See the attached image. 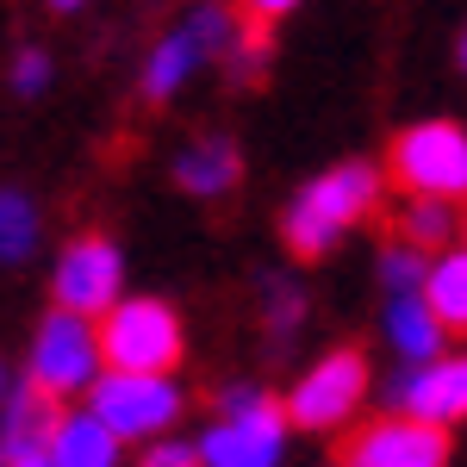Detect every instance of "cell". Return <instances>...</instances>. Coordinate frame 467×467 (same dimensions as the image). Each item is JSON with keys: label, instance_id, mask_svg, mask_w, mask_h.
<instances>
[{"label": "cell", "instance_id": "1", "mask_svg": "<svg viewBox=\"0 0 467 467\" xmlns=\"http://www.w3.org/2000/svg\"><path fill=\"white\" fill-rule=\"evenodd\" d=\"M380 206V169L374 162H337V169H324L299 200L287 206V250L293 255H324L349 224H361V218Z\"/></svg>", "mask_w": 467, "mask_h": 467}, {"label": "cell", "instance_id": "2", "mask_svg": "<svg viewBox=\"0 0 467 467\" xmlns=\"http://www.w3.org/2000/svg\"><path fill=\"white\" fill-rule=\"evenodd\" d=\"M94 343H100L107 374H150V380H169V368H181L187 356L175 306H162V299H119L107 324L94 330Z\"/></svg>", "mask_w": 467, "mask_h": 467}, {"label": "cell", "instance_id": "3", "mask_svg": "<svg viewBox=\"0 0 467 467\" xmlns=\"http://www.w3.org/2000/svg\"><path fill=\"white\" fill-rule=\"evenodd\" d=\"M287 449V418L275 399L250 393V387H231L224 393V418H218L206 442L193 449L200 467H281Z\"/></svg>", "mask_w": 467, "mask_h": 467}, {"label": "cell", "instance_id": "4", "mask_svg": "<svg viewBox=\"0 0 467 467\" xmlns=\"http://www.w3.org/2000/svg\"><path fill=\"white\" fill-rule=\"evenodd\" d=\"M387 169H393V181L411 193V200H436V206L462 200V187H467V138H462V125L424 119V125L399 131Z\"/></svg>", "mask_w": 467, "mask_h": 467}, {"label": "cell", "instance_id": "5", "mask_svg": "<svg viewBox=\"0 0 467 467\" xmlns=\"http://www.w3.org/2000/svg\"><path fill=\"white\" fill-rule=\"evenodd\" d=\"M100 380V343H94V324L69 318V312H50L32 337V356H26V387L44 399H63L88 393Z\"/></svg>", "mask_w": 467, "mask_h": 467}, {"label": "cell", "instance_id": "6", "mask_svg": "<svg viewBox=\"0 0 467 467\" xmlns=\"http://www.w3.org/2000/svg\"><path fill=\"white\" fill-rule=\"evenodd\" d=\"M88 418H100L107 436L119 442H131V436H156L169 431L181 418V387L175 380H150V374H100L94 387H88Z\"/></svg>", "mask_w": 467, "mask_h": 467}, {"label": "cell", "instance_id": "7", "mask_svg": "<svg viewBox=\"0 0 467 467\" xmlns=\"http://www.w3.org/2000/svg\"><path fill=\"white\" fill-rule=\"evenodd\" d=\"M361 393H368V361L361 349H330L318 368H306V380L287 393L281 418L299 431H337L343 418H356Z\"/></svg>", "mask_w": 467, "mask_h": 467}, {"label": "cell", "instance_id": "8", "mask_svg": "<svg viewBox=\"0 0 467 467\" xmlns=\"http://www.w3.org/2000/svg\"><path fill=\"white\" fill-rule=\"evenodd\" d=\"M119 281H125V268H119V250H112L107 237H75L69 250L57 255V312H69V318H107L112 306H119Z\"/></svg>", "mask_w": 467, "mask_h": 467}, {"label": "cell", "instance_id": "9", "mask_svg": "<svg viewBox=\"0 0 467 467\" xmlns=\"http://www.w3.org/2000/svg\"><path fill=\"white\" fill-rule=\"evenodd\" d=\"M462 411H467V361L462 356H436L393 380V418H405V424L449 431Z\"/></svg>", "mask_w": 467, "mask_h": 467}, {"label": "cell", "instance_id": "10", "mask_svg": "<svg viewBox=\"0 0 467 467\" xmlns=\"http://www.w3.org/2000/svg\"><path fill=\"white\" fill-rule=\"evenodd\" d=\"M343 467H449V436L405 418H374L343 442Z\"/></svg>", "mask_w": 467, "mask_h": 467}, {"label": "cell", "instance_id": "11", "mask_svg": "<svg viewBox=\"0 0 467 467\" xmlns=\"http://www.w3.org/2000/svg\"><path fill=\"white\" fill-rule=\"evenodd\" d=\"M224 37V13H193L181 32H169L156 50H150V69H144V94L150 100H169L187 75L200 69V57Z\"/></svg>", "mask_w": 467, "mask_h": 467}, {"label": "cell", "instance_id": "12", "mask_svg": "<svg viewBox=\"0 0 467 467\" xmlns=\"http://www.w3.org/2000/svg\"><path fill=\"white\" fill-rule=\"evenodd\" d=\"M57 424H63V405H57V399L32 393V387L6 393V436H0V462H44V449H50Z\"/></svg>", "mask_w": 467, "mask_h": 467}, {"label": "cell", "instance_id": "13", "mask_svg": "<svg viewBox=\"0 0 467 467\" xmlns=\"http://www.w3.org/2000/svg\"><path fill=\"white\" fill-rule=\"evenodd\" d=\"M237 175H244V156H237V144H231V138H200V144L181 150V162H175V181L187 187V193H200V200L231 193V187H237Z\"/></svg>", "mask_w": 467, "mask_h": 467}, {"label": "cell", "instance_id": "14", "mask_svg": "<svg viewBox=\"0 0 467 467\" xmlns=\"http://www.w3.org/2000/svg\"><path fill=\"white\" fill-rule=\"evenodd\" d=\"M44 462L50 467H119V436H107V424L88 418V411H63Z\"/></svg>", "mask_w": 467, "mask_h": 467}, {"label": "cell", "instance_id": "15", "mask_svg": "<svg viewBox=\"0 0 467 467\" xmlns=\"http://www.w3.org/2000/svg\"><path fill=\"white\" fill-rule=\"evenodd\" d=\"M418 306L436 318V330H462L467 324V255L442 250L436 262H424V281H418Z\"/></svg>", "mask_w": 467, "mask_h": 467}, {"label": "cell", "instance_id": "16", "mask_svg": "<svg viewBox=\"0 0 467 467\" xmlns=\"http://www.w3.org/2000/svg\"><path fill=\"white\" fill-rule=\"evenodd\" d=\"M387 330H393V349L405 361H436L442 356V330H436V318L418 306V293H405V299H393V312H387Z\"/></svg>", "mask_w": 467, "mask_h": 467}, {"label": "cell", "instance_id": "17", "mask_svg": "<svg viewBox=\"0 0 467 467\" xmlns=\"http://www.w3.org/2000/svg\"><path fill=\"white\" fill-rule=\"evenodd\" d=\"M37 250V206L26 193H0V262H26Z\"/></svg>", "mask_w": 467, "mask_h": 467}, {"label": "cell", "instance_id": "18", "mask_svg": "<svg viewBox=\"0 0 467 467\" xmlns=\"http://www.w3.org/2000/svg\"><path fill=\"white\" fill-rule=\"evenodd\" d=\"M399 231H405V250H436V244H449L455 213H449V206H436V200H411Z\"/></svg>", "mask_w": 467, "mask_h": 467}, {"label": "cell", "instance_id": "19", "mask_svg": "<svg viewBox=\"0 0 467 467\" xmlns=\"http://www.w3.org/2000/svg\"><path fill=\"white\" fill-rule=\"evenodd\" d=\"M380 275H387L393 299H405V293L424 281V255H418V250H405V244H393V250L380 255Z\"/></svg>", "mask_w": 467, "mask_h": 467}, {"label": "cell", "instance_id": "20", "mask_svg": "<svg viewBox=\"0 0 467 467\" xmlns=\"http://www.w3.org/2000/svg\"><path fill=\"white\" fill-rule=\"evenodd\" d=\"M44 81H50V57H44V50H19L13 88H19V94H44Z\"/></svg>", "mask_w": 467, "mask_h": 467}, {"label": "cell", "instance_id": "21", "mask_svg": "<svg viewBox=\"0 0 467 467\" xmlns=\"http://www.w3.org/2000/svg\"><path fill=\"white\" fill-rule=\"evenodd\" d=\"M144 467H200V462H193V449H187V442H150Z\"/></svg>", "mask_w": 467, "mask_h": 467}, {"label": "cell", "instance_id": "22", "mask_svg": "<svg viewBox=\"0 0 467 467\" xmlns=\"http://www.w3.org/2000/svg\"><path fill=\"white\" fill-rule=\"evenodd\" d=\"M6 467H50V462H6Z\"/></svg>", "mask_w": 467, "mask_h": 467}, {"label": "cell", "instance_id": "23", "mask_svg": "<svg viewBox=\"0 0 467 467\" xmlns=\"http://www.w3.org/2000/svg\"><path fill=\"white\" fill-rule=\"evenodd\" d=\"M0 399H6V368H0Z\"/></svg>", "mask_w": 467, "mask_h": 467}, {"label": "cell", "instance_id": "24", "mask_svg": "<svg viewBox=\"0 0 467 467\" xmlns=\"http://www.w3.org/2000/svg\"><path fill=\"white\" fill-rule=\"evenodd\" d=\"M0 467H6V462H0Z\"/></svg>", "mask_w": 467, "mask_h": 467}]
</instances>
